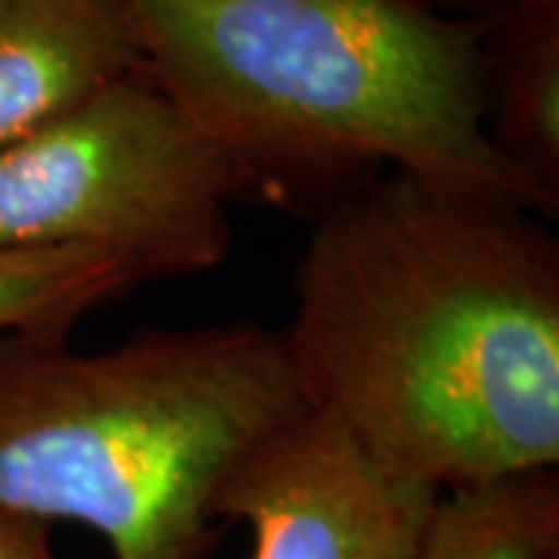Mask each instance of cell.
Wrapping results in <instances>:
<instances>
[{
  "label": "cell",
  "instance_id": "1",
  "mask_svg": "<svg viewBox=\"0 0 559 559\" xmlns=\"http://www.w3.org/2000/svg\"><path fill=\"white\" fill-rule=\"evenodd\" d=\"M280 336L308 411L441 495L557 469L559 242L522 205L404 171L345 190Z\"/></svg>",
  "mask_w": 559,
  "mask_h": 559
},
{
  "label": "cell",
  "instance_id": "8",
  "mask_svg": "<svg viewBox=\"0 0 559 559\" xmlns=\"http://www.w3.org/2000/svg\"><path fill=\"white\" fill-rule=\"evenodd\" d=\"M559 554L557 469L444 491L423 559H544Z\"/></svg>",
  "mask_w": 559,
  "mask_h": 559
},
{
  "label": "cell",
  "instance_id": "12",
  "mask_svg": "<svg viewBox=\"0 0 559 559\" xmlns=\"http://www.w3.org/2000/svg\"><path fill=\"white\" fill-rule=\"evenodd\" d=\"M544 559H559V554H554V557H544Z\"/></svg>",
  "mask_w": 559,
  "mask_h": 559
},
{
  "label": "cell",
  "instance_id": "2",
  "mask_svg": "<svg viewBox=\"0 0 559 559\" xmlns=\"http://www.w3.org/2000/svg\"><path fill=\"white\" fill-rule=\"evenodd\" d=\"M146 72L240 162L252 197L404 171L544 221L559 200L488 134L485 16L429 0H124Z\"/></svg>",
  "mask_w": 559,
  "mask_h": 559
},
{
  "label": "cell",
  "instance_id": "5",
  "mask_svg": "<svg viewBox=\"0 0 559 559\" xmlns=\"http://www.w3.org/2000/svg\"><path fill=\"white\" fill-rule=\"evenodd\" d=\"M439 498L305 407L227 473L215 516L252 528V559H423Z\"/></svg>",
  "mask_w": 559,
  "mask_h": 559
},
{
  "label": "cell",
  "instance_id": "3",
  "mask_svg": "<svg viewBox=\"0 0 559 559\" xmlns=\"http://www.w3.org/2000/svg\"><path fill=\"white\" fill-rule=\"evenodd\" d=\"M69 336L0 333V507L81 522L112 559H205L227 473L308 407L280 330H140L103 352Z\"/></svg>",
  "mask_w": 559,
  "mask_h": 559
},
{
  "label": "cell",
  "instance_id": "6",
  "mask_svg": "<svg viewBox=\"0 0 559 559\" xmlns=\"http://www.w3.org/2000/svg\"><path fill=\"white\" fill-rule=\"evenodd\" d=\"M138 72L124 0H0V150Z\"/></svg>",
  "mask_w": 559,
  "mask_h": 559
},
{
  "label": "cell",
  "instance_id": "7",
  "mask_svg": "<svg viewBox=\"0 0 559 559\" xmlns=\"http://www.w3.org/2000/svg\"><path fill=\"white\" fill-rule=\"evenodd\" d=\"M488 134L559 200V0H510L485 13Z\"/></svg>",
  "mask_w": 559,
  "mask_h": 559
},
{
  "label": "cell",
  "instance_id": "9",
  "mask_svg": "<svg viewBox=\"0 0 559 559\" xmlns=\"http://www.w3.org/2000/svg\"><path fill=\"white\" fill-rule=\"evenodd\" d=\"M138 283L97 249H0V333L69 330L84 314L124 299Z\"/></svg>",
  "mask_w": 559,
  "mask_h": 559
},
{
  "label": "cell",
  "instance_id": "10",
  "mask_svg": "<svg viewBox=\"0 0 559 559\" xmlns=\"http://www.w3.org/2000/svg\"><path fill=\"white\" fill-rule=\"evenodd\" d=\"M0 559H57L53 525L0 507Z\"/></svg>",
  "mask_w": 559,
  "mask_h": 559
},
{
  "label": "cell",
  "instance_id": "4",
  "mask_svg": "<svg viewBox=\"0 0 559 559\" xmlns=\"http://www.w3.org/2000/svg\"><path fill=\"white\" fill-rule=\"evenodd\" d=\"M252 183L150 72L0 150V249H97L134 283L215 271Z\"/></svg>",
  "mask_w": 559,
  "mask_h": 559
},
{
  "label": "cell",
  "instance_id": "11",
  "mask_svg": "<svg viewBox=\"0 0 559 559\" xmlns=\"http://www.w3.org/2000/svg\"><path fill=\"white\" fill-rule=\"evenodd\" d=\"M429 3H436L441 10H460V13H469V16H485V13L498 10L510 0H429Z\"/></svg>",
  "mask_w": 559,
  "mask_h": 559
}]
</instances>
